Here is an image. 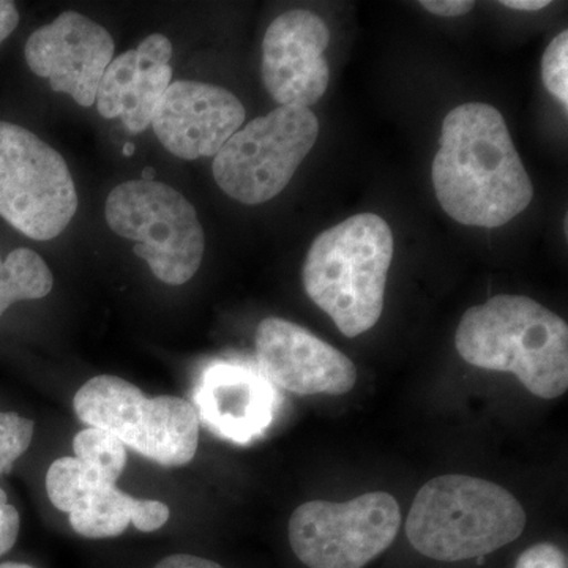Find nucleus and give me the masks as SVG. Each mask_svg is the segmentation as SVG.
<instances>
[{"label": "nucleus", "instance_id": "1", "mask_svg": "<svg viewBox=\"0 0 568 568\" xmlns=\"http://www.w3.org/2000/svg\"><path fill=\"white\" fill-rule=\"evenodd\" d=\"M432 174L440 207L466 226H504L534 200L507 123L491 104L466 103L448 112Z\"/></svg>", "mask_w": 568, "mask_h": 568}, {"label": "nucleus", "instance_id": "2", "mask_svg": "<svg viewBox=\"0 0 568 568\" xmlns=\"http://www.w3.org/2000/svg\"><path fill=\"white\" fill-rule=\"evenodd\" d=\"M455 346L467 364L511 373L538 398L567 392L568 325L525 295H496L467 310Z\"/></svg>", "mask_w": 568, "mask_h": 568}, {"label": "nucleus", "instance_id": "3", "mask_svg": "<svg viewBox=\"0 0 568 568\" xmlns=\"http://www.w3.org/2000/svg\"><path fill=\"white\" fill-rule=\"evenodd\" d=\"M394 252V233L375 213L351 216L310 246L305 293L347 338L365 334L383 316Z\"/></svg>", "mask_w": 568, "mask_h": 568}, {"label": "nucleus", "instance_id": "4", "mask_svg": "<svg viewBox=\"0 0 568 568\" xmlns=\"http://www.w3.org/2000/svg\"><path fill=\"white\" fill-rule=\"evenodd\" d=\"M526 511L517 497L484 478L448 474L417 493L406 521L409 544L440 562L484 558L517 540Z\"/></svg>", "mask_w": 568, "mask_h": 568}, {"label": "nucleus", "instance_id": "5", "mask_svg": "<svg viewBox=\"0 0 568 568\" xmlns=\"http://www.w3.org/2000/svg\"><path fill=\"white\" fill-rule=\"evenodd\" d=\"M74 413L85 425L103 429L164 467L193 462L200 444V418L189 399L148 396L118 376L92 377L73 399Z\"/></svg>", "mask_w": 568, "mask_h": 568}, {"label": "nucleus", "instance_id": "6", "mask_svg": "<svg viewBox=\"0 0 568 568\" xmlns=\"http://www.w3.org/2000/svg\"><path fill=\"white\" fill-rule=\"evenodd\" d=\"M104 215L115 234L138 242L133 253L160 282L181 286L196 275L203 263L204 230L196 209L173 186L121 183L108 196Z\"/></svg>", "mask_w": 568, "mask_h": 568}, {"label": "nucleus", "instance_id": "7", "mask_svg": "<svg viewBox=\"0 0 568 568\" xmlns=\"http://www.w3.org/2000/svg\"><path fill=\"white\" fill-rule=\"evenodd\" d=\"M320 136L308 108L280 106L246 123L213 156V178L227 196L256 205L290 185Z\"/></svg>", "mask_w": 568, "mask_h": 568}, {"label": "nucleus", "instance_id": "8", "mask_svg": "<svg viewBox=\"0 0 568 568\" xmlns=\"http://www.w3.org/2000/svg\"><path fill=\"white\" fill-rule=\"evenodd\" d=\"M78 211L69 166L37 134L0 121V216L32 241H51Z\"/></svg>", "mask_w": 568, "mask_h": 568}, {"label": "nucleus", "instance_id": "9", "mask_svg": "<svg viewBox=\"0 0 568 568\" xmlns=\"http://www.w3.org/2000/svg\"><path fill=\"white\" fill-rule=\"evenodd\" d=\"M399 526L398 500L375 491L347 503L302 504L287 534L294 555L308 568H364L394 544Z\"/></svg>", "mask_w": 568, "mask_h": 568}, {"label": "nucleus", "instance_id": "10", "mask_svg": "<svg viewBox=\"0 0 568 568\" xmlns=\"http://www.w3.org/2000/svg\"><path fill=\"white\" fill-rule=\"evenodd\" d=\"M47 493L52 506L69 514L74 532L85 538L119 537L130 525L141 532H155L171 517L166 504L123 493L74 457L52 463Z\"/></svg>", "mask_w": 568, "mask_h": 568}, {"label": "nucleus", "instance_id": "11", "mask_svg": "<svg viewBox=\"0 0 568 568\" xmlns=\"http://www.w3.org/2000/svg\"><path fill=\"white\" fill-rule=\"evenodd\" d=\"M111 33L77 11H65L29 37V69L50 81L52 91L69 93L82 108L97 100L100 82L114 59Z\"/></svg>", "mask_w": 568, "mask_h": 568}, {"label": "nucleus", "instance_id": "12", "mask_svg": "<svg viewBox=\"0 0 568 568\" xmlns=\"http://www.w3.org/2000/svg\"><path fill=\"white\" fill-rule=\"evenodd\" d=\"M256 361L272 386L297 395H345L357 383L349 357L282 317H267L257 325Z\"/></svg>", "mask_w": 568, "mask_h": 568}, {"label": "nucleus", "instance_id": "13", "mask_svg": "<svg viewBox=\"0 0 568 568\" xmlns=\"http://www.w3.org/2000/svg\"><path fill=\"white\" fill-rule=\"evenodd\" d=\"M331 32L323 18L308 10H291L276 18L263 41V81L280 106H313L331 81L324 51Z\"/></svg>", "mask_w": 568, "mask_h": 568}, {"label": "nucleus", "instance_id": "14", "mask_svg": "<svg viewBox=\"0 0 568 568\" xmlns=\"http://www.w3.org/2000/svg\"><path fill=\"white\" fill-rule=\"evenodd\" d=\"M245 121L233 92L197 81L171 82L153 114V132L178 159L215 156Z\"/></svg>", "mask_w": 568, "mask_h": 568}, {"label": "nucleus", "instance_id": "15", "mask_svg": "<svg viewBox=\"0 0 568 568\" xmlns=\"http://www.w3.org/2000/svg\"><path fill=\"white\" fill-rule=\"evenodd\" d=\"M278 399L260 369L239 362H216L197 384L194 409L213 435L248 444L272 425Z\"/></svg>", "mask_w": 568, "mask_h": 568}, {"label": "nucleus", "instance_id": "16", "mask_svg": "<svg viewBox=\"0 0 568 568\" xmlns=\"http://www.w3.org/2000/svg\"><path fill=\"white\" fill-rule=\"evenodd\" d=\"M171 58V40L163 33H152L136 50L112 59L97 92V110L104 119L121 118L134 134L148 130L173 80Z\"/></svg>", "mask_w": 568, "mask_h": 568}, {"label": "nucleus", "instance_id": "17", "mask_svg": "<svg viewBox=\"0 0 568 568\" xmlns=\"http://www.w3.org/2000/svg\"><path fill=\"white\" fill-rule=\"evenodd\" d=\"M52 286L50 267L33 250H13L6 261L0 256V317L17 302L47 297Z\"/></svg>", "mask_w": 568, "mask_h": 568}, {"label": "nucleus", "instance_id": "18", "mask_svg": "<svg viewBox=\"0 0 568 568\" xmlns=\"http://www.w3.org/2000/svg\"><path fill=\"white\" fill-rule=\"evenodd\" d=\"M73 452L78 462L99 473L112 485L118 484L129 459L126 447L118 437L93 426L74 436Z\"/></svg>", "mask_w": 568, "mask_h": 568}, {"label": "nucleus", "instance_id": "19", "mask_svg": "<svg viewBox=\"0 0 568 568\" xmlns=\"http://www.w3.org/2000/svg\"><path fill=\"white\" fill-rule=\"evenodd\" d=\"M33 429L36 425L29 418L17 413H0V476L10 473L17 459L26 454Z\"/></svg>", "mask_w": 568, "mask_h": 568}, {"label": "nucleus", "instance_id": "20", "mask_svg": "<svg viewBox=\"0 0 568 568\" xmlns=\"http://www.w3.org/2000/svg\"><path fill=\"white\" fill-rule=\"evenodd\" d=\"M568 32L564 31L548 44L541 58V80L547 91L568 108Z\"/></svg>", "mask_w": 568, "mask_h": 568}, {"label": "nucleus", "instance_id": "21", "mask_svg": "<svg viewBox=\"0 0 568 568\" xmlns=\"http://www.w3.org/2000/svg\"><path fill=\"white\" fill-rule=\"evenodd\" d=\"M515 568H568L567 556L556 545L544 541L526 549Z\"/></svg>", "mask_w": 568, "mask_h": 568}, {"label": "nucleus", "instance_id": "22", "mask_svg": "<svg viewBox=\"0 0 568 568\" xmlns=\"http://www.w3.org/2000/svg\"><path fill=\"white\" fill-rule=\"evenodd\" d=\"M20 525V514L9 504L7 493L0 488V556L7 555L17 544Z\"/></svg>", "mask_w": 568, "mask_h": 568}, {"label": "nucleus", "instance_id": "23", "mask_svg": "<svg viewBox=\"0 0 568 568\" xmlns=\"http://www.w3.org/2000/svg\"><path fill=\"white\" fill-rule=\"evenodd\" d=\"M420 6L437 17L458 18L473 11L476 3L470 0H422Z\"/></svg>", "mask_w": 568, "mask_h": 568}, {"label": "nucleus", "instance_id": "24", "mask_svg": "<svg viewBox=\"0 0 568 568\" xmlns=\"http://www.w3.org/2000/svg\"><path fill=\"white\" fill-rule=\"evenodd\" d=\"M153 568H223L213 560L193 555H173L160 560Z\"/></svg>", "mask_w": 568, "mask_h": 568}, {"label": "nucleus", "instance_id": "25", "mask_svg": "<svg viewBox=\"0 0 568 568\" xmlns=\"http://www.w3.org/2000/svg\"><path fill=\"white\" fill-rule=\"evenodd\" d=\"M20 24V13L10 0H0V44L3 43Z\"/></svg>", "mask_w": 568, "mask_h": 568}, {"label": "nucleus", "instance_id": "26", "mask_svg": "<svg viewBox=\"0 0 568 568\" xmlns=\"http://www.w3.org/2000/svg\"><path fill=\"white\" fill-rule=\"evenodd\" d=\"M500 6L519 11H538L549 6L548 0H503Z\"/></svg>", "mask_w": 568, "mask_h": 568}, {"label": "nucleus", "instance_id": "27", "mask_svg": "<svg viewBox=\"0 0 568 568\" xmlns=\"http://www.w3.org/2000/svg\"><path fill=\"white\" fill-rule=\"evenodd\" d=\"M155 170L151 166H145L144 170H142L141 174V181L144 182H153L155 181Z\"/></svg>", "mask_w": 568, "mask_h": 568}, {"label": "nucleus", "instance_id": "28", "mask_svg": "<svg viewBox=\"0 0 568 568\" xmlns=\"http://www.w3.org/2000/svg\"><path fill=\"white\" fill-rule=\"evenodd\" d=\"M0 568H36V567L29 566V564H21V562H3V564H0Z\"/></svg>", "mask_w": 568, "mask_h": 568}, {"label": "nucleus", "instance_id": "29", "mask_svg": "<svg viewBox=\"0 0 568 568\" xmlns=\"http://www.w3.org/2000/svg\"><path fill=\"white\" fill-rule=\"evenodd\" d=\"M134 152H136V148H134V144L132 142H126L125 145H123L122 153L125 156H133Z\"/></svg>", "mask_w": 568, "mask_h": 568}]
</instances>
